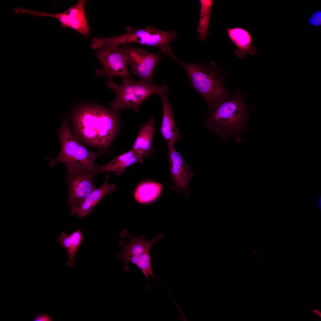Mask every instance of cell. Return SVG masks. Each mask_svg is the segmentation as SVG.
<instances>
[{
	"mask_svg": "<svg viewBox=\"0 0 321 321\" xmlns=\"http://www.w3.org/2000/svg\"><path fill=\"white\" fill-rule=\"evenodd\" d=\"M119 112L101 106L82 105L75 110L72 121L76 134L85 143L107 153L119 126Z\"/></svg>",
	"mask_w": 321,
	"mask_h": 321,
	"instance_id": "obj_1",
	"label": "cell"
},
{
	"mask_svg": "<svg viewBox=\"0 0 321 321\" xmlns=\"http://www.w3.org/2000/svg\"><path fill=\"white\" fill-rule=\"evenodd\" d=\"M204 122L208 130L217 134L224 141L231 138L240 143L242 134L248 132L247 122L249 114L241 101L236 99L223 101L210 110Z\"/></svg>",
	"mask_w": 321,
	"mask_h": 321,
	"instance_id": "obj_2",
	"label": "cell"
},
{
	"mask_svg": "<svg viewBox=\"0 0 321 321\" xmlns=\"http://www.w3.org/2000/svg\"><path fill=\"white\" fill-rule=\"evenodd\" d=\"M68 122V118H63L62 125L58 130L61 143L59 153L56 158H47L46 160L51 167L58 162L62 163L66 167L67 173L84 170L98 172L95 160L103 154L91 151L80 143L71 133Z\"/></svg>",
	"mask_w": 321,
	"mask_h": 321,
	"instance_id": "obj_3",
	"label": "cell"
},
{
	"mask_svg": "<svg viewBox=\"0 0 321 321\" xmlns=\"http://www.w3.org/2000/svg\"><path fill=\"white\" fill-rule=\"evenodd\" d=\"M126 30L125 33L118 36L106 38H94L93 41L94 47L99 49L108 45H119L135 43L157 47L169 58L173 54L169 45L176 37V33L174 30L165 32L155 27L150 26L142 29L128 26Z\"/></svg>",
	"mask_w": 321,
	"mask_h": 321,
	"instance_id": "obj_4",
	"label": "cell"
},
{
	"mask_svg": "<svg viewBox=\"0 0 321 321\" xmlns=\"http://www.w3.org/2000/svg\"><path fill=\"white\" fill-rule=\"evenodd\" d=\"M107 85L116 94L115 99L110 103L112 110L119 112L129 108L136 113L139 112L140 105L149 97L155 94L159 95L168 89L165 84L159 85L142 80L136 82L132 77L123 78L120 85L111 81H108Z\"/></svg>",
	"mask_w": 321,
	"mask_h": 321,
	"instance_id": "obj_5",
	"label": "cell"
},
{
	"mask_svg": "<svg viewBox=\"0 0 321 321\" xmlns=\"http://www.w3.org/2000/svg\"><path fill=\"white\" fill-rule=\"evenodd\" d=\"M179 63L187 73L192 88L205 100L210 110L223 101L225 91L218 75L206 65L187 63L177 58Z\"/></svg>",
	"mask_w": 321,
	"mask_h": 321,
	"instance_id": "obj_6",
	"label": "cell"
},
{
	"mask_svg": "<svg viewBox=\"0 0 321 321\" xmlns=\"http://www.w3.org/2000/svg\"><path fill=\"white\" fill-rule=\"evenodd\" d=\"M96 55L102 66L101 69L96 71L97 75H103L108 81L116 76L123 78L131 77L123 48L118 45H108L99 49Z\"/></svg>",
	"mask_w": 321,
	"mask_h": 321,
	"instance_id": "obj_7",
	"label": "cell"
},
{
	"mask_svg": "<svg viewBox=\"0 0 321 321\" xmlns=\"http://www.w3.org/2000/svg\"><path fill=\"white\" fill-rule=\"evenodd\" d=\"M86 2V0H78L75 5L71 6L64 12L58 13L39 12L25 9L23 10V12L34 16L55 18L59 21L61 27L71 28L87 37L89 36V30L84 9Z\"/></svg>",
	"mask_w": 321,
	"mask_h": 321,
	"instance_id": "obj_8",
	"label": "cell"
},
{
	"mask_svg": "<svg viewBox=\"0 0 321 321\" xmlns=\"http://www.w3.org/2000/svg\"><path fill=\"white\" fill-rule=\"evenodd\" d=\"M97 173L90 170L67 173L64 178L68 191L67 204L71 210L76 209L95 189L93 179Z\"/></svg>",
	"mask_w": 321,
	"mask_h": 321,
	"instance_id": "obj_9",
	"label": "cell"
},
{
	"mask_svg": "<svg viewBox=\"0 0 321 321\" xmlns=\"http://www.w3.org/2000/svg\"><path fill=\"white\" fill-rule=\"evenodd\" d=\"M123 49L130 71L141 80L152 82L154 69L162 57L158 54L148 52L143 49L126 45Z\"/></svg>",
	"mask_w": 321,
	"mask_h": 321,
	"instance_id": "obj_10",
	"label": "cell"
},
{
	"mask_svg": "<svg viewBox=\"0 0 321 321\" xmlns=\"http://www.w3.org/2000/svg\"><path fill=\"white\" fill-rule=\"evenodd\" d=\"M120 234V236H126L130 239L128 244L124 240L119 242V244L121 247L122 250L119 254L116 256L121 260L124 270L126 272L129 271V264L135 265L138 258L141 254L146 252L150 251L155 243L164 237V235L160 233L152 240H148L145 238L143 235L136 237L128 234L125 230L122 231Z\"/></svg>",
	"mask_w": 321,
	"mask_h": 321,
	"instance_id": "obj_11",
	"label": "cell"
},
{
	"mask_svg": "<svg viewBox=\"0 0 321 321\" xmlns=\"http://www.w3.org/2000/svg\"><path fill=\"white\" fill-rule=\"evenodd\" d=\"M168 146L170 178L174 182L171 188L188 196V186L193 174L181 153L176 150L174 143L168 144Z\"/></svg>",
	"mask_w": 321,
	"mask_h": 321,
	"instance_id": "obj_12",
	"label": "cell"
},
{
	"mask_svg": "<svg viewBox=\"0 0 321 321\" xmlns=\"http://www.w3.org/2000/svg\"><path fill=\"white\" fill-rule=\"evenodd\" d=\"M110 173L107 172L105 180L100 187L94 190L75 209L71 210V214L78 218H82L91 213L94 208L107 194H111L116 190L113 183L108 184Z\"/></svg>",
	"mask_w": 321,
	"mask_h": 321,
	"instance_id": "obj_13",
	"label": "cell"
},
{
	"mask_svg": "<svg viewBox=\"0 0 321 321\" xmlns=\"http://www.w3.org/2000/svg\"><path fill=\"white\" fill-rule=\"evenodd\" d=\"M166 89L158 95L163 105V118L160 132L168 144L178 141L183 138L174 122L173 110L168 100Z\"/></svg>",
	"mask_w": 321,
	"mask_h": 321,
	"instance_id": "obj_14",
	"label": "cell"
},
{
	"mask_svg": "<svg viewBox=\"0 0 321 321\" xmlns=\"http://www.w3.org/2000/svg\"><path fill=\"white\" fill-rule=\"evenodd\" d=\"M227 35L231 41L237 47L235 51L236 56L242 59L248 54L253 55L257 48L252 44V38L250 33L245 29L239 26L227 28Z\"/></svg>",
	"mask_w": 321,
	"mask_h": 321,
	"instance_id": "obj_15",
	"label": "cell"
},
{
	"mask_svg": "<svg viewBox=\"0 0 321 321\" xmlns=\"http://www.w3.org/2000/svg\"><path fill=\"white\" fill-rule=\"evenodd\" d=\"M155 119L151 117L141 127L131 149L144 157H150L155 150L152 143L155 131Z\"/></svg>",
	"mask_w": 321,
	"mask_h": 321,
	"instance_id": "obj_16",
	"label": "cell"
},
{
	"mask_svg": "<svg viewBox=\"0 0 321 321\" xmlns=\"http://www.w3.org/2000/svg\"><path fill=\"white\" fill-rule=\"evenodd\" d=\"M143 161V157L131 149L115 158L106 165L97 166V169L98 173L114 172L116 175H119L123 174L128 166Z\"/></svg>",
	"mask_w": 321,
	"mask_h": 321,
	"instance_id": "obj_17",
	"label": "cell"
},
{
	"mask_svg": "<svg viewBox=\"0 0 321 321\" xmlns=\"http://www.w3.org/2000/svg\"><path fill=\"white\" fill-rule=\"evenodd\" d=\"M84 238L82 232L79 229L69 234L63 231L58 237L57 241L66 250L68 254L67 266L71 267L75 265V256Z\"/></svg>",
	"mask_w": 321,
	"mask_h": 321,
	"instance_id": "obj_18",
	"label": "cell"
},
{
	"mask_svg": "<svg viewBox=\"0 0 321 321\" xmlns=\"http://www.w3.org/2000/svg\"><path fill=\"white\" fill-rule=\"evenodd\" d=\"M163 185L156 182L146 181L142 182L136 187L134 192L135 200L142 204L151 203L160 195Z\"/></svg>",
	"mask_w": 321,
	"mask_h": 321,
	"instance_id": "obj_19",
	"label": "cell"
},
{
	"mask_svg": "<svg viewBox=\"0 0 321 321\" xmlns=\"http://www.w3.org/2000/svg\"><path fill=\"white\" fill-rule=\"evenodd\" d=\"M200 17L197 31L200 40L204 41L209 34L208 29L210 25L213 1L200 0Z\"/></svg>",
	"mask_w": 321,
	"mask_h": 321,
	"instance_id": "obj_20",
	"label": "cell"
},
{
	"mask_svg": "<svg viewBox=\"0 0 321 321\" xmlns=\"http://www.w3.org/2000/svg\"><path fill=\"white\" fill-rule=\"evenodd\" d=\"M135 265L141 270L144 277L148 281V277L150 276L158 282L155 278L152 271L150 251L146 252L141 254L138 258Z\"/></svg>",
	"mask_w": 321,
	"mask_h": 321,
	"instance_id": "obj_21",
	"label": "cell"
},
{
	"mask_svg": "<svg viewBox=\"0 0 321 321\" xmlns=\"http://www.w3.org/2000/svg\"><path fill=\"white\" fill-rule=\"evenodd\" d=\"M321 11L316 12L312 14L309 19L310 24L315 26H320L321 24Z\"/></svg>",
	"mask_w": 321,
	"mask_h": 321,
	"instance_id": "obj_22",
	"label": "cell"
},
{
	"mask_svg": "<svg viewBox=\"0 0 321 321\" xmlns=\"http://www.w3.org/2000/svg\"><path fill=\"white\" fill-rule=\"evenodd\" d=\"M34 321H51L53 319L49 314H42L37 315L33 318Z\"/></svg>",
	"mask_w": 321,
	"mask_h": 321,
	"instance_id": "obj_23",
	"label": "cell"
},
{
	"mask_svg": "<svg viewBox=\"0 0 321 321\" xmlns=\"http://www.w3.org/2000/svg\"><path fill=\"white\" fill-rule=\"evenodd\" d=\"M312 312L316 314L318 317L321 318V313L318 310L315 309L312 311Z\"/></svg>",
	"mask_w": 321,
	"mask_h": 321,
	"instance_id": "obj_24",
	"label": "cell"
},
{
	"mask_svg": "<svg viewBox=\"0 0 321 321\" xmlns=\"http://www.w3.org/2000/svg\"><path fill=\"white\" fill-rule=\"evenodd\" d=\"M318 202V206L319 207H320H320H321V199H320H320H319Z\"/></svg>",
	"mask_w": 321,
	"mask_h": 321,
	"instance_id": "obj_25",
	"label": "cell"
}]
</instances>
